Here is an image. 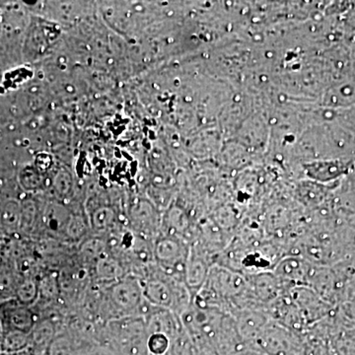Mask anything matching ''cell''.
I'll return each instance as SVG.
<instances>
[{"label":"cell","mask_w":355,"mask_h":355,"mask_svg":"<svg viewBox=\"0 0 355 355\" xmlns=\"http://www.w3.org/2000/svg\"><path fill=\"white\" fill-rule=\"evenodd\" d=\"M190 247L174 236L159 234L153 242L154 261L158 270L171 279L184 280Z\"/></svg>","instance_id":"2"},{"label":"cell","mask_w":355,"mask_h":355,"mask_svg":"<svg viewBox=\"0 0 355 355\" xmlns=\"http://www.w3.org/2000/svg\"><path fill=\"white\" fill-rule=\"evenodd\" d=\"M18 296L19 301L23 305L30 304L39 298V282L34 279L25 280L24 284H21L18 288Z\"/></svg>","instance_id":"9"},{"label":"cell","mask_w":355,"mask_h":355,"mask_svg":"<svg viewBox=\"0 0 355 355\" xmlns=\"http://www.w3.org/2000/svg\"><path fill=\"white\" fill-rule=\"evenodd\" d=\"M107 303L118 318L140 316L146 299L142 292L141 280L135 275H127L107 287Z\"/></svg>","instance_id":"3"},{"label":"cell","mask_w":355,"mask_h":355,"mask_svg":"<svg viewBox=\"0 0 355 355\" xmlns=\"http://www.w3.org/2000/svg\"><path fill=\"white\" fill-rule=\"evenodd\" d=\"M103 338L110 354L150 355L144 317L125 316L108 321Z\"/></svg>","instance_id":"1"},{"label":"cell","mask_w":355,"mask_h":355,"mask_svg":"<svg viewBox=\"0 0 355 355\" xmlns=\"http://www.w3.org/2000/svg\"><path fill=\"white\" fill-rule=\"evenodd\" d=\"M39 297L46 301H55L60 298L58 272H53L44 275L39 282Z\"/></svg>","instance_id":"8"},{"label":"cell","mask_w":355,"mask_h":355,"mask_svg":"<svg viewBox=\"0 0 355 355\" xmlns=\"http://www.w3.org/2000/svg\"><path fill=\"white\" fill-rule=\"evenodd\" d=\"M92 268L97 282L106 284L107 287L127 277L125 266L109 251L95 261Z\"/></svg>","instance_id":"5"},{"label":"cell","mask_w":355,"mask_h":355,"mask_svg":"<svg viewBox=\"0 0 355 355\" xmlns=\"http://www.w3.org/2000/svg\"><path fill=\"white\" fill-rule=\"evenodd\" d=\"M6 318L8 323L13 327L14 330L17 331H29L34 327L35 317L31 311L25 307V305L18 304L11 306L10 309L7 311Z\"/></svg>","instance_id":"7"},{"label":"cell","mask_w":355,"mask_h":355,"mask_svg":"<svg viewBox=\"0 0 355 355\" xmlns=\"http://www.w3.org/2000/svg\"><path fill=\"white\" fill-rule=\"evenodd\" d=\"M83 345L74 336L60 333L46 347V355H79L83 352Z\"/></svg>","instance_id":"6"},{"label":"cell","mask_w":355,"mask_h":355,"mask_svg":"<svg viewBox=\"0 0 355 355\" xmlns=\"http://www.w3.org/2000/svg\"><path fill=\"white\" fill-rule=\"evenodd\" d=\"M272 273L282 284L297 286H307L314 277L311 275L313 272L309 261L298 254L284 257L273 268Z\"/></svg>","instance_id":"4"}]
</instances>
